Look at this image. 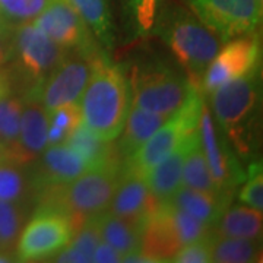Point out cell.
Returning <instances> with one entry per match:
<instances>
[{
    "label": "cell",
    "instance_id": "obj_1",
    "mask_svg": "<svg viewBox=\"0 0 263 263\" xmlns=\"http://www.w3.org/2000/svg\"><path fill=\"white\" fill-rule=\"evenodd\" d=\"M130 103V88L122 70L98 54L79 100L85 126L104 141H116L123 130Z\"/></svg>",
    "mask_w": 263,
    "mask_h": 263
},
{
    "label": "cell",
    "instance_id": "obj_2",
    "mask_svg": "<svg viewBox=\"0 0 263 263\" xmlns=\"http://www.w3.org/2000/svg\"><path fill=\"white\" fill-rule=\"evenodd\" d=\"M120 168L122 161H111L100 167L88 168L70 183L38 190L34 200L40 205H51L65 211L78 230L88 216L101 214L108 208Z\"/></svg>",
    "mask_w": 263,
    "mask_h": 263
},
{
    "label": "cell",
    "instance_id": "obj_3",
    "mask_svg": "<svg viewBox=\"0 0 263 263\" xmlns=\"http://www.w3.org/2000/svg\"><path fill=\"white\" fill-rule=\"evenodd\" d=\"M160 34L186 69L189 81L200 86L208 65L219 50L221 38L186 12H176L165 21L161 19Z\"/></svg>",
    "mask_w": 263,
    "mask_h": 263
},
{
    "label": "cell",
    "instance_id": "obj_4",
    "mask_svg": "<svg viewBox=\"0 0 263 263\" xmlns=\"http://www.w3.org/2000/svg\"><path fill=\"white\" fill-rule=\"evenodd\" d=\"M199 88L165 65L139 67L132 76V104L151 113L171 117Z\"/></svg>",
    "mask_w": 263,
    "mask_h": 263
},
{
    "label": "cell",
    "instance_id": "obj_5",
    "mask_svg": "<svg viewBox=\"0 0 263 263\" xmlns=\"http://www.w3.org/2000/svg\"><path fill=\"white\" fill-rule=\"evenodd\" d=\"M203 104V97L199 88H196L179 111L173 114L139 149L123 161V164L145 174V171H148L151 167L165 160L183 142L197 132Z\"/></svg>",
    "mask_w": 263,
    "mask_h": 263
},
{
    "label": "cell",
    "instance_id": "obj_6",
    "mask_svg": "<svg viewBox=\"0 0 263 263\" xmlns=\"http://www.w3.org/2000/svg\"><path fill=\"white\" fill-rule=\"evenodd\" d=\"M72 218L51 205H40L28 218L16 243V260L41 262L54 257L75 234Z\"/></svg>",
    "mask_w": 263,
    "mask_h": 263
},
{
    "label": "cell",
    "instance_id": "obj_7",
    "mask_svg": "<svg viewBox=\"0 0 263 263\" xmlns=\"http://www.w3.org/2000/svg\"><path fill=\"white\" fill-rule=\"evenodd\" d=\"M97 56V53L69 51L44 79L32 84L25 98L37 100L47 111H53L62 105L79 104Z\"/></svg>",
    "mask_w": 263,
    "mask_h": 263
},
{
    "label": "cell",
    "instance_id": "obj_8",
    "mask_svg": "<svg viewBox=\"0 0 263 263\" xmlns=\"http://www.w3.org/2000/svg\"><path fill=\"white\" fill-rule=\"evenodd\" d=\"M259 86V66H256L245 75L219 85L209 94L216 122L237 143L241 142L246 124L256 111Z\"/></svg>",
    "mask_w": 263,
    "mask_h": 263
},
{
    "label": "cell",
    "instance_id": "obj_9",
    "mask_svg": "<svg viewBox=\"0 0 263 263\" xmlns=\"http://www.w3.org/2000/svg\"><path fill=\"white\" fill-rule=\"evenodd\" d=\"M199 19L221 40L253 34L262 19L257 0H189Z\"/></svg>",
    "mask_w": 263,
    "mask_h": 263
},
{
    "label": "cell",
    "instance_id": "obj_10",
    "mask_svg": "<svg viewBox=\"0 0 263 263\" xmlns=\"http://www.w3.org/2000/svg\"><path fill=\"white\" fill-rule=\"evenodd\" d=\"M13 57L18 69L31 78L34 84L44 79L56 67L69 51L47 37L31 22L13 27Z\"/></svg>",
    "mask_w": 263,
    "mask_h": 263
},
{
    "label": "cell",
    "instance_id": "obj_11",
    "mask_svg": "<svg viewBox=\"0 0 263 263\" xmlns=\"http://www.w3.org/2000/svg\"><path fill=\"white\" fill-rule=\"evenodd\" d=\"M32 24L67 51L97 53L92 32L67 0H53Z\"/></svg>",
    "mask_w": 263,
    "mask_h": 263
},
{
    "label": "cell",
    "instance_id": "obj_12",
    "mask_svg": "<svg viewBox=\"0 0 263 263\" xmlns=\"http://www.w3.org/2000/svg\"><path fill=\"white\" fill-rule=\"evenodd\" d=\"M197 135L211 177L216 184L218 192L231 196L235 186L240 181H243L246 176L240 165L235 164L234 157L227 148L226 143L219 139L215 123L206 104H203L202 108V114L197 124Z\"/></svg>",
    "mask_w": 263,
    "mask_h": 263
},
{
    "label": "cell",
    "instance_id": "obj_13",
    "mask_svg": "<svg viewBox=\"0 0 263 263\" xmlns=\"http://www.w3.org/2000/svg\"><path fill=\"white\" fill-rule=\"evenodd\" d=\"M259 38L254 34L241 35L216 51L208 65L200 85L211 94L219 85L245 75L257 66L259 62Z\"/></svg>",
    "mask_w": 263,
    "mask_h": 263
},
{
    "label": "cell",
    "instance_id": "obj_14",
    "mask_svg": "<svg viewBox=\"0 0 263 263\" xmlns=\"http://www.w3.org/2000/svg\"><path fill=\"white\" fill-rule=\"evenodd\" d=\"M157 206L158 202L151 195L143 174L122 162L117 186L105 211L145 227Z\"/></svg>",
    "mask_w": 263,
    "mask_h": 263
},
{
    "label": "cell",
    "instance_id": "obj_15",
    "mask_svg": "<svg viewBox=\"0 0 263 263\" xmlns=\"http://www.w3.org/2000/svg\"><path fill=\"white\" fill-rule=\"evenodd\" d=\"M24 108L21 116V129L15 146L6 154V161L28 165L35 162L47 148L48 111L32 98H22Z\"/></svg>",
    "mask_w": 263,
    "mask_h": 263
},
{
    "label": "cell",
    "instance_id": "obj_16",
    "mask_svg": "<svg viewBox=\"0 0 263 263\" xmlns=\"http://www.w3.org/2000/svg\"><path fill=\"white\" fill-rule=\"evenodd\" d=\"M37 160L35 168L31 171L34 196L41 189L70 183L88 170L85 161L65 142L47 146Z\"/></svg>",
    "mask_w": 263,
    "mask_h": 263
},
{
    "label": "cell",
    "instance_id": "obj_17",
    "mask_svg": "<svg viewBox=\"0 0 263 263\" xmlns=\"http://www.w3.org/2000/svg\"><path fill=\"white\" fill-rule=\"evenodd\" d=\"M183 247L164 203H158L142 231L141 252L154 263L170 262Z\"/></svg>",
    "mask_w": 263,
    "mask_h": 263
},
{
    "label": "cell",
    "instance_id": "obj_18",
    "mask_svg": "<svg viewBox=\"0 0 263 263\" xmlns=\"http://www.w3.org/2000/svg\"><path fill=\"white\" fill-rule=\"evenodd\" d=\"M196 136L197 132H195L165 160H162L157 165L145 171L143 174L145 181L148 184L151 195L158 203L165 202L181 186V173H183L184 158L193 141L196 139Z\"/></svg>",
    "mask_w": 263,
    "mask_h": 263
},
{
    "label": "cell",
    "instance_id": "obj_19",
    "mask_svg": "<svg viewBox=\"0 0 263 263\" xmlns=\"http://www.w3.org/2000/svg\"><path fill=\"white\" fill-rule=\"evenodd\" d=\"M129 110L130 111L126 117L123 130L120 133L122 138L116 145L117 155L122 162L132 157L164 123L168 120V117L151 113L148 110H143L133 104Z\"/></svg>",
    "mask_w": 263,
    "mask_h": 263
},
{
    "label": "cell",
    "instance_id": "obj_20",
    "mask_svg": "<svg viewBox=\"0 0 263 263\" xmlns=\"http://www.w3.org/2000/svg\"><path fill=\"white\" fill-rule=\"evenodd\" d=\"M230 197L227 195H214L196 189L180 186L165 200L170 205L186 211L190 215L196 216L208 226L214 227L218 218L230 205Z\"/></svg>",
    "mask_w": 263,
    "mask_h": 263
},
{
    "label": "cell",
    "instance_id": "obj_21",
    "mask_svg": "<svg viewBox=\"0 0 263 263\" xmlns=\"http://www.w3.org/2000/svg\"><path fill=\"white\" fill-rule=\"evenodd\" d=\"M65 143H67L85 161L88 168L100 167L111 161H122L117 155L113 142L104 141L97 136L94 132L85 126L82 120L70 130Z\"/></svg>",
    "mask_w": 263,
    "mask_h": 263
},
{
    "label": "cell",
    "instance_id": "obj_22",
    "mask_svg": "<svg viewBox=\"0 0 263 263\" xmlns=\"http://www.w3.org/2000/svg\"><path fill=\"white\" fill-rule=\"evenodd\" d=\"M95 218L101 240L113 246L123 256L141 249L143 227L114 215L108 211L97 214Z\"/></svg>",
    "mask_w": 263,
    "mask_h": 263
},
{
    "label": "cell",
    "instance_id": "obj_23",
    "mask_svg": "<svg viewBox=\"0 0 263 263\" xmlns=\"http://www.w3.org/2000/svg\"><path fill=\"white\" fill-rule=\"evenodd\" d=\"M262 211L245 205L227 208L214 224L212 231L224 237L257 240L262 235Z\"/></svg>",
    "mask_w": 263,
    "mask_h": 263
},
{
    "label": "cell",
    "instance_id": "obj_24",
    "mask_svg": "<svg viewBox=\"0 0 263 263\" xmlns=\"http://www.w3.org/2000/svg\"><path fill=\"white\" fill-rule=\"evenodd\" d=\"M212 262L218 263H253L260 262L262 247L250 238L224 237L211 231L208 237Z\"/></svg>",
    "mask_w": 263,
    "mask_h": 263
},
{
    "label": "cell",
    "instance_id": "obj_25",
    "mask_svg": "<svg viewBox=\"0 0 263 263\" xmlns=\"http://www.w3.org/2000/svg\"><path fill=\"white\" fill-rule=\"evenodd\" d=\"M100 241L101 237L97 226V218L95 215L88 216L84 224L76 230L67 246L54 256L53 260L60 263L92 262V254Z\"/></svg>",
    "mask_w": 263,
    "mask_h": 263
},
{
    "label": "cell",
    "instance_id": "obj_26",
    "mask_svg": "<svg viewBox=\"0 0 263 263\" xmlns=\"http://www.w3.org/2000/svg\"><path fill=\"white\" fill-rule=\"evenodd\" d=\"M81 15L92 35L105 48L113 46V22L107 0H67Z\"/></svg>",
    "mask_w": 263,
    "mask_h": 263
},
{
    "label": "cell",
    "instance_id": "obj_27",
    "mask_svg": "<svg viewBox=\"0 0 263 263\" xmlns=\"http://www.w3.org/2000/svg\"><path fill=\"white\" fill-rule=\"evenodd\" d=\"M29 214V200H0V250L15 252Z\"/></svg>",
    "mask_w": 263,
    "mask_h": 263
},
{
    "label": "cell",
    "instance_id": "obj_28",
    "mask_svg": "<svg viewBox=\"0 0 263 263\" xmlns=\"http://www.w3.org/2000/svg\"><path fill=\"white\" fill-rule=\"evenodd\" d=\"M0 200H34L32 177L25 165L0 161Z\"/></svg>",
    "mask_w": 263,
    "mask_h": 263
},
{
    "label": "cell",
    "instance_id": "obj_29",
    "mask_svg": "<svg viewBox=\"0 0 263 263\" xmlns=\"http://www.w3.org/2000/svg\"><path fill=\"white\" fill-rule=\"evenodd\" d=\"M181 186L202 190L206 193H214V195H222L218 192L216 184L211 177L206 160H205L203 151H202L200 142H199V135L193 141L187 155L184 158L183 173H181Z\"/></svg>",
    "mask_w": 263,
    "mask_h": 263
},
{
    "label": "cell",
    "instance_id": "obj_30",
    "mask_svg": "<svg viewBox=\"0 0 263 263\" xmlns=\"http://www.w3.org/2000/svg\"><path fill=\"white\" fill-rule=\"evenodd\" d=\"M22 108L24 100L15 95H6L0 101V142L5 146L6 154L18 141Z\"/></svg>",
    "mask_w": 263,
    "mask_h": 263
},
{
    "label": "cell",
    "instance_id": "obj_31",
    "mask_svg": "<svg viewBox=\"0 0 263 263\" xmlns=\"http://www.w3.org/2000/svg\"><path fill=\"white\" fill-rule=\"evenodd\" d=\"M53 0H0V12L12 25L31 22Z\"/></svg>",
    "mask_w": 263,
    "mask_h": 263
},
{
    "label": "cell",
    "instance_id": "obj_32",
    "mask_svg": "<svg viewBox=\"0 0 263 263\" xmlns=\"http://www.w3.org/2000/svg\"><path fill=\"white\" fill-rule=\"evenodd\" d=\"M246 183L241 187L238 199L241 203L254 208L257 211L263 209V171L260 162H254L249 167L246 174Z\"/></svg>",
    "mask_w": 263,
    "mask_h": 263
},
{
    "label": "cell",
    "instance_id": "obj_33",
    "mask_svg": "<svg viewBox=\"0 0 263 263\" xmlns=\"http://www.w3.org/2000/svg\"><path fill=\"white\" fill-rule=\"evenodd\" d=\"M127 9L141 31H149L155 21L157 8L161 0H124Z\"/></svg>",
    "mask_w": 263,
    "mask_h": 263
},
{
    "label": "cell",
    "instance_id": "obj_34",
    "mask_svg": "<svg viewBox=\"0 0 263 263\" xmlns=\"http://www.w3.org/2000/svg\"><path fill=\"white\" fill-rule=\"evenodd\" d=\"M170 262L176 263H209L212 262L211 249L208 238L197 240L190 245L183 246L177 253L171 257Z\"/></svg>",
    "mask_w": 263,
    "mask_h": 263
},
{
    "label": "cell",
    "instance_id": "obj_35",
    "mask_svg": "<svg viewBox=\"0 0 263 263\" xmlns=\"http://www.w3.org/2000/svg\"><path fill=\"white\" fill-rule=\"evenodd\" d=\"M82 120L79 104L62 105L53 111H48V124L56 126L62 130L70 133V130Z\"/></svg>",
    "mask_w": 263,
    "mask_h": 263
},
{
    "label": "cell",
    "instance_id": "obj_36",
    "mask_svg": "<svg viewBox=\"0 0 263 263\" xmlns=\"http://www.w3.org/2000/svg\"><path fill=\"white\" fill-rule=\"evenodd\" d=\"M122 260L123 254L103 240L95 247L94 254H92V262L95 263H119Z\"/></svg>",
    "mask_w": 263,
    "mask_h": 263
},
{
    "label": "cell",
    "instance_id": "obj_37",
    "mask_svg": "<svg viewBox=\"0 0 263 263\" xmlns=\"http://www.w3.org/2000/svg\"><path fill=\"white\" fill-rule=\"evenodd\" d=\"M12 35H13V28L9 31H0V66L10 62L13 57Z\"/></svg>",
    "mask_w": 263,
    "mask_h": 263
},
{
    "label": "cell",
    "instance_id": "obj_38",
    "mask_svg": "<svg viewBox=\"0 0 263 263\" xmlns=\"http://www.w3.org/2000/svg\"><path fill=\"white\" fill-rule=\"evenodd\" d=\"M10 94V79L6 70L0 69V101Z\"/></svg>",
    "mask_w": 263,
    "mask_h": 263
},
{
    "label": "cell",
    "instance_id": "obj_39",
    "mask_svg": "<svg viewBox=\"0 0 263 263\" xmlns=\"http://www.w3.org/2000/svg\"><path fill=\"white\" fill-rule=\"evenodd\" d=\"M16 254H13V252H3L0 250V263H8V262H15L16 259Z\"/></svg>",
    "mask_w": 263,
    "mask_h": 263
},
{
    "label": "cell",
    "instance_id": "obj_40",
    "mask_svg": "<svg viewBox=\"0 0 263 263\" xmlns=\"http://www.w3.org/2000/svg\"><path fill=\"white\" fill-rule=\"evenodd\" d=\"M13 27H15V25H12L9 21L3 16V13L0 12V31H9V29H12Z\"/></svg>",
    "mask_w": 263,
    "mask_h": 263
},
{
    "label": "cell",
    "instance_id": "obj_41",
    "mask_svg": "<svg viewBox=\"0 0 263 263\" xmlns=\"http://www.w3.org/2000/svg\"><path fill=\"white\" fill-rule=\"evenodd\" d=\"M0 161H6V149L0 142Z\"/></svg>",
    "mask_w": 263,
    "mask_h": 263
},
{
    "label": "cell",
    "instance_id": "obj_42",
    "mask_svg": "<svg viewBox=\"0 0 263 263\" xmlns=\"http://www.w3.org/2000/svg\"><path fill=\"white\" fill-rule=\"evenodd\" d=\"M257 2H259V3H260V5H262V3H263V0H257Z\"/></svg>",
    "mask_w": 263,
    "mask_h": 263
}]
</instances>
